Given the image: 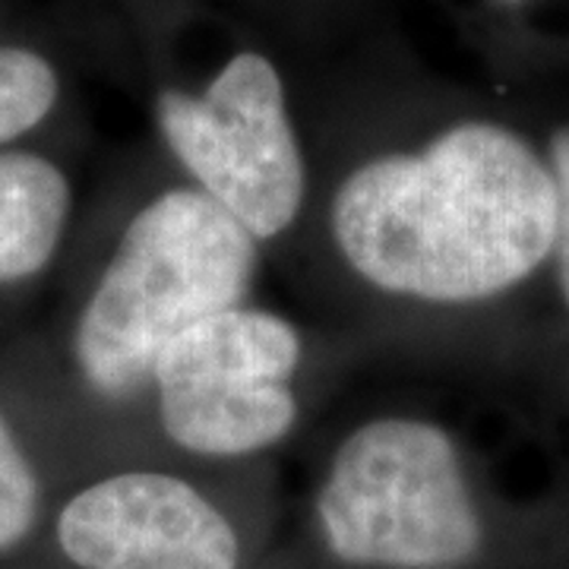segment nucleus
<instances>
[{
	"label": "nucleus",
	"instance_id": "8",
	"mask_svg": "<svg viewBox=\"0 0 569 569\" xmlns=\"http://www.w3.org/2000/svg\"><path fill=\"white\" fill-rule=\"evenodd\" d=\"M51 516V490L36 449L0 406V557L22 550Z\"/></svg>",
	"mask_w": 569,
	"mask_h": 569
},
{
	"label": "nucleus",
	"instance_id": "1",
	"mask_svg": "<svg viewBox=\"0 0 569 569\" xmlns=\"http://www.w3.org/2000/svg\"><path fill=\"white\" fill-rule=\"evenodd\" d=\"M553 178L526 137L452 121L418 140L307 152V197L272 266L361 365L425 361L452 320L550 263Z\"/></svg>",
	"mask_w": 569,
	"mask_h": 569
},
{
	"label": "nucleus",
	"instance_id": "5",
	"mask_svg": "<svg viewBox=\"0 0 569 569\" xmlns=\"http://www.w3.org/2000/svg\"><path fill=\"white\" fill-rule=\"evenodd\" d=\"M279 522V462L168 452L86 471L48 516L67 569H260Z\"/></svg>",
	"mask_w": 569,
	"mask_h": 569
},
{
	"label": "nucleus",
	"instance_id": "3",
	"mask_svg": "<svg viewBox=\"0 0 569 569\" xmlns=\"http://www.w3.org/2000/svg\"><path fill=\"white\" fill-rule=\"evenodd\" d=\"M490 541V509L459 437L389 402L326 437L284 553L323 569H478Z\"/></svg>",
	"mask_w": 569,
	"mask_h": 569
},
{
	"label": "nucleus",
	"instance_id": "7",
	"mask_svg": "<svg viewBox=\"0 0 569 569\" xmlns=\"http://www.w3.org/2000/svg\"><path fill=\"white\" fill-rule=\"evenodd\" d=\"M73 183L61 164L29 149L0 152V291L39 282L70 244Z\"/></svg>",
	"mask_w": 569,
	"mask_h": 569
},
{
	"label": "nucleus",
	"instance_id": "6",
	"mask_svg": "<svg viewBox=\"0 0 569 569\" xmlns=\"http://www.w3.org/2000/svg\"><path fill=\"white\" fill-rule=\"evenodd\" d=\"M152 118L164 159L244 224L272 263L307 197V146L272 58L234 51L200 86L159 89Z\"/></svg>",
	"mask_w": 569,
	"mask_h": 569
},
{
	"label": "nucleus",
	"instance_id": "2",
	"mask_svg": "<svg viewBox=\"0 0 569 569\" xmlns=\"http://www.w3.org/2000/svg\"><path fill=\"white\" fill-rule=\"evenodd\" d=\"M266 266L244 224L168 159L99 203L58 342L80 475L159 456L149 389L162 351L206 313L253 301Z\"/></svg>",
	"mask_w": 569,
	"mask_h": 569
},
{
	"label": "nucleus",
	"instance_id": "4",
	"mask_svg": "<svg viewBox=\"0 0 569 569\" xmlns=\"http://www.w3.org/2000/svg\"><path fill=\"white\" fill-rule=\"evenodd\" d=\"M358 367V351L310 317L257 301L212 310L156 365V449L219 466L279 462Z\"/></svg>",
	"mask_w": 569,
	"mask_h": 569
},
{
	"label": "nucleus",
	"instance_id": "10",
	"mask_svg": "<svg viewBox=\"0 0 569 569\" xmlns=\"http://www.w3.org/2000/svg\"><path fill=\"white\" fill-rule=\"evenodd\" d=\"M550 178H553V197H557V222H553V247H550V269L560 291V301L569 310V127L550 133L548 142Z\"/></svg>",
	"mask_w": 569,
	"mask_h": 569
},
{
	"label": "nucleus",
	"instance_id": "9",
	"mask_svg": "<svg viewBox=\"0 0 569 569\" xmlns=\"http://www.w3.org/2000/svg\"><path fill=\"white\" fill-rule=\"evenodd\" d=\"M61 99V73L44 54L0 44V152L51 118Z\"/></svg>",
	"mask_w": 569,
	"mask_h": 569
},
{
	"label": "nucleus",
	"instance_id": "11",
	"mask_svg": "<svg viewBox=\"0 0 569 569\" xmlns=\"http://www.w3.org/2000/svg\"><path fill=\"white\" fill-rule=\"evenodd\" d=\"M260 569H323V567H317V563H305V560H295V557H288L284 550H279V553H269Z\"/></svg>",
	"mask_w": 569,
	"mask_h": 569
}]
</instances>
